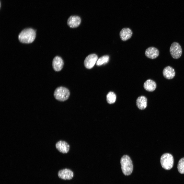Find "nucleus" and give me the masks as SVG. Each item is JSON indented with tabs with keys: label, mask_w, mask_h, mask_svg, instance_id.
Masks as SVG:
<instances>
[{
	"label": "nucleus",
	"mask_w": 184,
	"mask_h": 184,
	"mask_svg": "<svg viewBox=\"0 0 184 184\" xmlns=\"http://www.w3.org/2000/svg\"><path fill=\"white\" fill-rule=\"evenodd\" d=\"M36 37L35 31L31 28L25 29L19 34L18 38L19 41L24 43H32Z\"/></svg>",
	"instance_id": "1"
},
{
	"label": "nucleus",
	"mask_w": 184,
	"mask_h": 184,
	"mask_svg": "<svg viewBox=\"0 0 184 184\" xmlns=\"http://www.w3.org/2000/svg\"><path fill=\"white\" fill-rule=\"evenodd\" d=\"M120 163L123 174L126 176L130 175L133 168L132 162L130 157L127 155H123L121 158Z\"/></svg>",
	"instance_id": "2"
},
{
	"label": "nucleus",
	"mask_w": 184,
	"mask_h": 184,
	"mask_svg": "<svg viewBox=\"0 0 184 184\" xmlns=\"http://www.w3.org/2000/svg\"><path fill=\"white\" fill-rule=\"evenodd\" d=\"M70 94L68 89L64 87L60 86L55 89L54 92V96L57 100L64 101L68 99Z\"/></svg>",
	"instance_id": "3"
},
{
	"label": "nucleus",
	"mask_w": 184,
	"mask_h": 184,
	"mask_svg": "<svg viewBox=\"0 0 184 184\" xmlns=\"http://www.w3.org/2000/svg\"><path fill=\"white\" fill-rule=\"evenodd\" d=\"M160 163L162 167L164 169L169 170L173 167L174 159L171 154L165 153L163 154L160 158Z\"/></svg>",
	"instance_id": "4"
},
{
	"label": "nucleus",
	"mask_w": 184,
	"mask_h": 184,
	"mask_svg": "<svg viewBox=\"0 0 184 184\" xmlns=\"http://www.w3.org/2000/svg\"><path fill=\"white\" fill-rule=\"evenodd\" d=\"M170 52L172 57L175 59L179 58L182 55V49L179 44L176 42L172 43L169 49Z\"/></svg>",
	"instance_id": "5"
},
{
	"label": "nucleus",
	"mask_w": 184,
	"mask_h": 184,
	"mask_svg": "<svg viewBox=\"0 0 184 184\" xmlns=\"http://www.w3.org/2000/svg\"><path fill=\"white\" fill-rule=\"evenodd\" d=\"M97 55L95 54L89 55L85 59L84 64L85 67L88 69L92 68L96 63L98 60Z\"/></svg>",
	"instance_id": "6"
},
{
	"label": "nucleus",
	"mask_w": 184,
	"mask_h": 184,
	"mask_svg": "<svg viewBox=\"0 0 184 184\" xmlns=\"http://www.w3.org/2000/svg\"><path fill=\"white\" fill-rule=\"evenodd\" d=\"M56 149L62 154L67 153L69 151L70 146L66 141L60 140L56 143L55 145Z\"/></svg>",
	"instance_id": "7"
},
{
	"label": "nucleus",
	"mask_w": 184,
	"mask_h": 184,
	"mask_svg": "<svg viewBox=\"0 0 184 184\" xmlns=\"http://www.w3.org/2000/svg\"><path fill=\"white\" fill-rule=\"evenodd\" d=\"M58 175L62 179L69 180L73 177L74 173L71 170L65 168L59 170L58 172Z\"/></svg>",
	"instance_id": "8"
},
{
	"label": "nucleus",
	"mask_w": 184,
	"mask_h": 184,
	"mask_svg": "<svg viewBox=\"0 0 184 184\" xmlns=\"http://www.w3.org/2000/svg\"><path fill=\"white\" fill-rule=\"evenodd\" d=\"M81 21V18L79 16L76 15H71L68 19L67 24L70 27L75 28L80 25Z\"/></svg>",
	"instance_id": "9"
},
{
	"label": "nucleus",
	"mask_w": 184,
	"mask_h": 184,
	"mask_svg": "<svg viewBox=\"0 0 184 184\" xmlns=\"http://www.w3.org/2000/svg\"><path fill=\"white\" fill-rule=\"evenodd\" d=\"M64 62L62 58L58 56H56L53 59L52 63L53 68L56 71L59 72L62 68Z\"/></svg>",
	"instance_id": "10"
},
{
	"label": "nucleus",
	"mask_w": 184,
	"mask_h": 184,
	"mask_svg": "<svg viewBox=\"0 0 184 184\" xmlns=\"http://www.w3.org/2000/svg\"><path fill=\"white\" fill-rule=\"evenodd\" d=\"M159 52L157 48L154 47H150L146 50L145 54L150 59H154L156 58L159 55Z\"/></svg>",
	"instance_id": "11"
},
{
	"label": "nucleus",
	"mask_w": 184,
	"mask_h": 184,
	"mask_svg": "<svg viewBox=\"0 0 184 184\" xmlns=\"http://www.w3.org/2000/svg\"><path fill=\"white\" fill-rule=\"evenodd\" d=\"M132 32L129 28H124L122 29L120 32V36L121 40L125 41L130 39L132 35Z\"/></svg>",
	"instance_id": "12"
},
{
	"label": "nucleus",
	"mask_w": 184,
	"mask_h": 184,
	"mask_svg": "<svg viewBox=\"0 0 184 184\" xmlns=\"http://www.w3.org/2000/svg\"><path fill=\"white\" fill-rule=\"evenodd\" d=\"M163 73L164 77L168 79L173 78L175 74L174 69L170 66L165 67L163 69Z\"/></svg>",
	"instance_id": "13"
},
{
	"label": "nucleus",
	"mask_w": 184,
	"mask_h": 184,
	"mask_svg": "<svg viewBox=\"0 0 184 184\" xmlns=\"http://www.w3.org/2000/svg\"><path fill=\"white\" fill-rule=\"evenodd\" d=\"M136 103L137 107L139 109H144L147 106V99L144 96H140L137 99Z\"/></svg>",
	"instance_id": "14"
},
{
	"label": "nucleus",
	"mask_w": 184,
	"mask_h": 184,
	"mask_svg": "<svg viewBox=\"0 0 184 184\" xmlns=\"http://www.w3.org/2000/svg\"><path fill=\"white\" fill-rule=\"evenodd\" d=\"M144 87L146 90L148 91H153L156 88V85L154 81L149 79L147 80L144 83Z\"/></svg>",
	"instance_id": "15"
},
{
	"label": "nucleus",
	"mask_w": 184,
	"mask_h": 184,
	"mask_svg": "<svg viewBox=\"0 0 184 184\" xmlns=\"http://www.w3.org/2000/svg\"><path fill=\"white\" fill-rule=\"evenodd\" d=\"M116 99V95L113 92H109L107 95V101L108 103L109 104H111L114 103Z\"/></svg>",
	"instance_id": "16"
},
{
	"label": "nucleus",
	"mask_w": 184,
	"mask_h": 184,
	"mask_svg": "<svg viewBox=\"0 0 184 184\" xmlns=\"http://www.w3.org/2000/svg\"><path fill=\"white\" fill-rule=\"evenodd\" d=\"M109 59V56L108 55L103 56L98 60L96 63V65L97 66H100L106 64L108 62Z\"/></svg>",
	"instance_id": "17"
},
{
	"label": "nucleus",
	"mask_w": 184,
	"mask_h": 184,
	"mask_svg": "<svg viewBox=\"0 0 184 184\" xmlns=\"http://www.w3.org/2000/svg\"><path fill=\"white\" fill-rule=\"evenodd\" d=\"M177 169L180 173L184 174V157L179 160L177 165Z\"/></svg>",
	"instance_id": "18"
}]
</instances>
